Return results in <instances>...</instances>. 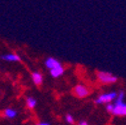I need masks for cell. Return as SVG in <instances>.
<instances>
[{
	"instance_id": "cell-2",
	"label": "cell",
	"mask_w": 126,
	"mask_h": 125,
	"mask_svg": "<svg viewBox=\"0 0 126 125\" xmlns=\"http://www.w3.org/2000/svg\"><path fill=\"white\" fill-rule=\"evenodd\" d=\"M97 79L102 84H114L117 82L118 78L116 75L107 72V71H98L97 72Z\"/></svg>"
},
{
	"instance_id": "cell-7",
	"label": "cell",
	"mask_w": 126,
	"mask_h": 125,
	"mask_svg": "<svg viewBox=\"0 0 126 125\" xmlns=\"http://www.w3.org/2000/svg\"><path fill=\"white\" fill-rule=\"evenodd\" d=\"M63 72H64V69H63L62 66H59V67H56V68L50 70V73L53 77H59L60 75L63 74Z\"/></svg>"
},
{
	"instance_id": "cell-11",
	"label": "cell",
	"mask_w": 126,
	"mask_h": 125,
	"mask_svg": "<svg viewBox=\"0 0 126 125\" xmlns=\"http://www.w3.org/2000/svg\"><path fill=\"white\" fill-rule=\"evenodd\" d=\"M113 109H114V106H113V103H109V104H107V106H106V110H107V112H109V113H113Z\"/></svg>"
},
{
	"instance_id": "cell-5",
	"label": "cell",
	"mask_w": 126,
	"mask_h": 125,
	"mask_svg": "<svg viewBox=\"0 0 126 125\" xmlns=\"http://www.w3.org/2000/svg\"><path fill=\"white\" fill-rule=\"evenodd\" d=\"M45 65H46L47 68L50 69V70H51V69H54V68H56V67L61 66L60 62H59L57 59L52 58V57H49V58H47V59H46V61H45Z\"/></svg>"
},
{
	"instance_id": "cell-1",
	"label": "cell",
	"mask_w": 126,
	"mask_h": 125,
	"mask_svg": "<svg viewBox=\"0 0 126 125\" xmlns=\"http://www.w3.org/2000/svg\"><path fill=\"white\" fill-rule=\"evenodd\" d=\"M124 91H120L117 95L116 100L113 103L114 109H113V115L119 116V117H124L126 116V103L124 102Z\"/></svg>"
},
{
	"instance_id": "cell-13",
	"label": "cell",
	"mask_w": 126,
	"mask_h": 125,
	"mask_svg": "<svg viewBox=\"0 0 126 125\" xmlns=\"http://www.w3.org/2000/svg\"><path fill=\"white\" fill-rule=\"evenodd\" d=\"M78 125H88V123L86 121H80L79 123H78Z\"/></svg>"
},
{
	"instance_id": "cell-14",
	"label": "cell",
	"mask_w": 126,
	"mask_h": 125,
	"mask_svg": "<svg viewBox=\"0 0 126 125\" xmlns=\"http://www.w3.org/2000/svg\"><path fill=\"white\" fill-rule=\"evenodd\" d=\"M37 125H49V123H47V122H41V123H38Z\"/></svg>"
},
{
	"instance_id": "cell-4",
	"label": "cell",
	"mask_w": 126,
	"mask_h": 125,
	"mask_svg": "<svg viewBox=\"0 0 126 125\" xmlns=\"http://www.w3.org/2000/svg\"><path fill=\"white\" fill-rule=\"evenodd\" d=\"M73 94L79 98H84V97H87L89 94H90V89L88 87H86L85 85H82V84H79V85H76L73 90Z\"/></svg>"
},
{
	"instance_id": "cell-3",
	"label": "cell",
	"mask_w": 126,
	"mask_h": 125,
	"mask_svg": "<svg viewBox=\"0 0 126 125\" xmlns=\"http://www.w3.org/2000/svg\"><path fill=\"white\" fill-rule=\"evenodd\" d=\"M118 93L112 91V92H108V93H104V94H101L100 96L97 97V99L95 100L96 104H109L113 101L116 100Z\"/></svg>"
},
{
	"instance_id": "cell-8",
	"label": "cell",
	"mask_w": 126,
	"mask_h": 125,
	"mask_svg": "<svg viewBox=\"0 0 126 125\" xmlns=\"http://www.w3.org/2000/svg\"><path fill=\"white\" fill-rule=\"evenodd\" d=\"M2 59L7 60V61H19L20 57L16 54H6L2 56Z\"/></svg>"
},
{
	"instance_id": "cell-9",
	"label": "cell",
	"mask_w": 126,
	"mask_h": 125,
	"mask_svg": "<svg viewBox=\"0 0 126 125\" xmlns=\"http://www.w3.org/2000/svg\"><path fill=\"white\" fill-rule=\"evenodd\" d=\"M16 115H17V112L15 111L14 109H11V108H8L4 111V116L7 118H14Z\"/></svg>"
},
{
	"instance_id": "cell-12",
	"label": "cell",
	"mask_w": 126,
	"mask_h": 125,
	"mask_svg": "<svg viewBox=\"0 0 126 125\" xmlns=\"http://www.w3.org/2000/svg\"><path fill=\"white\" fill-rule=\"evenodd\" d=\"M66 121H67L68 123H70V124H73V123H74V118L72 117V115L68 114V115L66 116Z\"/></svg>"
},
{
	"instance_id": "cell-10",
	"label": "cell",
	"mask_w": 126,
	"mask_h": 125,
	"mask_svg": "<svg viewBox=\"0 0 126 125\" xmlns=\"http://www.w3.org/2000/svg\"><path fill=\"white\" fill-rule=\"evenodd\" d=\"M26 102H27L28 108H30V109H33V108L36 106V100H35L33 97H28Z\"/></svg>"
},
{
	"instance_id": "cell-6",
	"label": "cell",
	"mask_w": 126,
	"mask_h": 125,
	"mask_svg": "<svg viewBox=\"0 0 126 125\" xmlns=\"http://www.w3.org/2000/svg\"><path fill=\"white\" fill-rule=\"evenodd\" d=\"M32 80L36 85H40L43 81V77L41 75V73L39 72H33L32 73Z\"/></svg>"
}]
</instances>
